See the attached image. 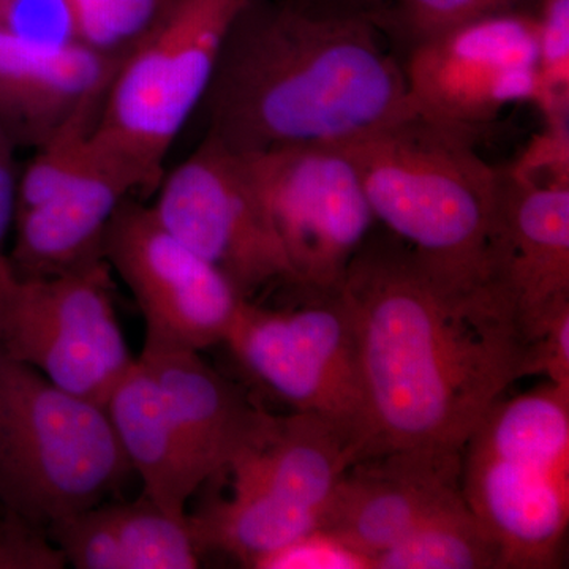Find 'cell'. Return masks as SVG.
<instances>
[{"label":"cell","instance_id":"obj_24","mask_svg":"<svg viewBox=\"0 0 569 569\" xmlns=\"http://www.w3.org/2000/svg\"><path fill=\"white\" fill-rule=\"evenodd\" d=\"M539 0H388L373 18L377 28L406 48L463 24L492 14L530 11Z\"/></svg>","mask_w":569,"mask_h":569},{"label":"cell","instance_id":"obj_29","mask_svg":"<svg viewBox=\"0 0 569 569\" xmlns=\"http://www.w3.org/2000/svg\"><path fill=\"white\" fill-rule=\"evenodd\" d=\"M61 550L52 545L43 530L29 526L20 518L11 519L0 531V569L66 568Z\"/></svg>","mask_w":569,"mask_h":569},{"label":"cell","instance_id":"obj_8","mask_svg":"<svg viewBox=\"0 0 569 569\" xmlns=\"http://www.w3.org/2000/svg\"><path fill=\"white\" fill-rule=\"evenodd\" d=\"M296 309L242 302L224 346L266 391L295 411L347 427L370 456L365 389L353 325L340 291Z\"/></svg>","mask_w":569,"mask_h":569},{"label":"cell","instance_id":"obj_32","mask_svg":"<svg viewBox=\"0 0 569 569\" xmlns=\"http://www.w3.org/2000/svg\"><path fill=\"white\" fill-rule=\"evenodd\" d=\"M17 518V516L9 515L2 507H0V531L7 529V526L11 522V519Z\"/></svg>","mask_w":569,"mask_h":569},{"label":"cell","instance_id":"obj_12","mask_svg":"<svg viewBox=\"0 0 569 569\" xmlns=\"http://www.w3.org/2000/svg\"><path fill=\"white\" fill-rule=\"evenodd\" d=\"M104 261L132 291L146 332L203 351L227 339L242 302L230 282L127 197L104 231Z\"/></svg>","mask_w":569,"mask_h":569},{"label":"cell","instance_id":"obj_23","mask_svg":"<svg viewBox=\"0 0 569 569\" xmlns=\"http://www.w3.org/2000/svg\"><path fill=\"white\" fill-rule=\"evenodd\" d=\"M173 0H70L82 47L121 62L159 24Z\"/></svg>","mask_w":569,"mask_h":569},{"label":"cell","instance_id":"obj_31","mask_svg":"<svg viewBox=\"0 0 569 569\" xmlns=\"http://www.w3.org/2000/svg\"><path fill=\"white\" fill-rule=\"evenodd\" d=\"M317 13L339 17H365L373 20L387 6L388 0H291Z\"/></svg>","mask_w":569,"mask_h":569},{"label":"cell","instance_id":"obj_16","mask_svg":"<svg viewBox=\"0 0 569 569\" xmlns=\"http://www.w3.org/2000/svg\"><path fill=\"white\" fill-rule=\"evenodd\" d=\"M119 62L82 44L50 47L0 32V123L40 148L89 108L102 107Z\"/></svg>","mask_w":569,"mask_h":569},{"label":"cell","instance_id":"obj_7","mask_svg":"<svg viewBox=\"0 0 569 569\" xmlns=\"http://www.w3.org/2000/svg\"><path fill=\"white\" fill-rule=\"evenodd\" d=\"M104 258L51 277H21L0 258V346L71 395L104 407L137 358Z\"/></svg>","mask_w":569,"mask_h":569},{"label":"cell","instance_id":"obj_26","mask_svg":"<svg viewBox=\"0 0 569 569\" xmlns=\"http://www.w3.org/2000/svg\"><path fill=\"white\" fill-rule=\"evenodd\" d=\"M0 32L50 47L81 44L70 0H0Z\"/></svg>","mask_w":569,"mask_h":569},{"label":"cell","instance_id":"obj_1","mask_svg":"<svg viewBox=\"0 0 569 569\" xmlns=\"http://www.w3.org/2000/svg\"><path fill=\"white\" fill-rule=\"evenodd\" d=\"M339 291L358 346L370 456L462 451L523 378L526 339L507 296L441 274L391 233L369 236Z\"/></svg>","mask_w":569,"mask_h":569},{"label":"cell","instance_id":"obj_14","mask_svg":"<svg viewBox=\"0 0 569 569\" xmlns=\"http://www.w3.org/2000/svg\"><path fill=\"white\" fill-rule=\"evenodd\" d=\"M490 282L515 309L523 339L569 296V182L500 168Z\"/></svg>","mask_w":569,"mask_h":569},{"label":"cell","instance_id":"obj_20","mask_svg":"<svg viewBox=\"0 0 569 569\" xmlns=\"http://www.w3.org/2000/svg\"><path fill=\"white\" fill-rule=\"evenodd\" d=\"M104 411L127 462L141 479L142 493L168 515L186 518L187 503L209 478L138 358L112 389Z\"/></svg>","mask_w":569,"mask_h":569},{"label":"cell","instance_id":"obj_4","mask_svg":"<svg viewBox=\"0 0 569 569\" xmlns=\"http://www.w3.org/2000/svg\"><path fill=\"white\" fill-rule=\"evenodd\" d=\"M462 490L503 569L556 567L569 523V388L498 399L463 445Z\"/></svg>","mask_w":569,"mask_h":569},{"label":"cell","instance_id":"obj_21","mask_svg":"<svg viewBox=\"0 0 569 569\" xmlns=\"http://www.w3.org/2000/svg\"><path fill=\"white\" fill-rule=\"evenodd\" d=\"M189 520L201 550H220L257 568L266 557L320 530L321 516L266 493L233 490L231 498L213 501Z\"/></svg>","mask_w":569,"mask_h":569},{"label":"cell","instance_id":"obj_13","mask_svg":"<svg viewBox=\"0 0 569 569\" xmlns=\"http://www.w3.org/2000/svg\"><path fill=\"white\" fill-rule=\"evenodd\" d=\"M466 501L462 451L395 449L358 460L340 479L320 530L372 561L437 512Z\"/></svg>","mask_w":569,"mask_h":569},{"label":"cell","instance_id":"obj_18","mask_svg":"<svg viewBox=\"0 0 569 569\" xmlns=\"http://www.w3.org/2000/svg\"><path fill=\"white\" fill-rule=\"evenodd\" d=\"M67 565L77 569H193L203 550L189 515L176 518L144 493L134 501H100L47 529Z\"/></svg>","mask_w":569,"mask_h":569},{"label":"cell","instance_id":"obj_11","mask_svg":"<svg viewBox=\"0 0 569 569\" xmlns=\"http://www.w3.org/2000/svg\"><path fill=\"white\" fill-rule=\"evenodd\" d=\"M157 219L183 244L219 269L239 295L274 283L295 284L293 269L244 157L211 137L157 186Z\"/></svg>","mask_w":569,"mask_h":569},{"label":"cell","instance_id":"obj_25","mask_svg":"<svg viewBox=\"0 0 569 569\" xmlns=\"http://www.w3.org/2000/svg\"><path fill=\"white\" fill-rule=\"evenodd\" d=\"M539 70L546 116H568L569 0H539L537 7Z\"/></svg>","mask_w":569,"mask_h":569},{"label":"cell","instance_id":"obj_9","mask_svg":"<svg viewBox=\"0 0 569 569\" xmlns=\"http://www.w3.org/2000/svg\"><path fill=\"white\" fill-rule=\"evenodd\" d=\"M242 157L296 287L309 293L339 291L377 222L350 153L342 144H305Z\"/></svg>","mask_w":569,"mask_h":569},{"label":"cell","instance_id":"obj_19","mask_svg":"<svg viewBox=\"0 0 569 569\" xmlns=\"http://www.w3.org/2000/svg\"><path fill=\"white\" fill-rule=\"evenodd\" d=\"M367 458L347 427L307 411L276 417L268 438L231 467L233 490H250L316 511L326 507L348 468Z\"/></svg>","mask_w":569,"mask_h":569},{"label":"cell","instance_id":"obj_15","mask_svg":"<svg viewBox=\"0 0 569 569\" xmlns=\"http://www.w3.org/2000/svg\"><path fill=\"white\" fill-rule=\"evenodd\" d=\"M138 361L156 380L208 478L230 471L271 432L274 415L250 402L200 351L146 332Z\"/></svg>","mask_w":569,"mask_h":569},{"label":"cell","instance_id":"obj_30","mask_svg":"<svg viewBox=\"0 0 569 569\" xmlns=\"http://www.w3.org/2000/svg\"><path fill=\"white\" fill-rule=\"evenodd\" d=\"M18 144L6 127L0 123V258L6 254V242L17 217L18 183L20 174L17 167Z\"/></svg>","mask_w":569,"mask_h":569},{"label":"cell","instance_id":"obj_3","mask_svg":"<svg viewBox=\"0 0 569 569\" xmlns=\"http://www.w3.org/2000/svg\"><path fill=\"white\" fill-rule=\"evenodd\" d=\"M342 146L377 222L441 274L492 283L500 168L475 151L473 138L413 112Z\"/></svg>","mask_w":569,"mask_h":569},{"label":"cell","instance_id":"obj_27","mask_svg":"<svg viewBox=\"0 0 569 569\" xmlns=\"http://www.w3.org/2000/svg\"><path fill=\"white\" fill-rule=\"evenodd\" d=\"M533 376L569 388V296L550 307L526 335L523 377Z\"/></svg>","mask_w":569,"mask_h":569},{"label":"cell","instance_id":"obj_17","mask_svg":"<svg viewBox=\"0 0 569 569\" xmlns=\"http://www.w3.org/2000/svg\"><path fill=\"white\" fill-rule=\"evenodd\" d=\"M133 183L104 157L88 173L17 213L7 261L21 277H51L102 260L104 231Z\"/></svg>","mask_w":569,"mask_h":569},{"label":"cell","instance_id":"obj_2","mask_svg":"<svg viewBox=\"0 0 569 569\" xmlns=\"http://www.w3.org/2000/svg\"><path fill=\"white\" fill-rule=\"evenodd\" d=\"M381 36L369 18L250 0L201 104L206 137L242 156L346 144L418 112Z\"/></svg>","mask_w":569,"mask_h":569},{"label":"cell","instance_id":"obj_5","mask_svg":"<svg viewBox=\"0 0 569 569\" xmlns=\"http://www.w3.org/2000/svg\"><path fill=\"white\" fill-rule=\"evenodd\" d=\"M104 407L59 388L0 346V507L43 530L132 475Z\"/></svg>","mask_w":569,"mask_h":569},{"label":"cell","instance_id":"obj_28","mask_svg":"<svg viewBox=\"0 0 569 569\" xmlns=\"http://www.w3.org/2000/svg\"><path fill=\"white\" fill-rule=\"evenodd\" d=\"M258 569H372L369 557L342 541L316 530L290 546L266 557Z\"/></svg>","mask_w":569,"mask_h":569},{"label":"cell","instance_id":"obj_10","mask_svg":"<svg viewBox=\"0 0 569 569\" xmlns=\"http://www.w3.org/2000/svg\"><path fill=\"white\" fill-rule=\"evenodd\" d=\"M408 92L419 114L477 140L512 104L545 110L537 14H492L408 48Z\"/></svg>","mask_w":569,"mask_h":569},{"label":"cell","instance_id":"obj_22","mask_svg":"<svg viewBox=\"0 0 569 569\" xmlns=\"http://www.w3.org/2000/svg\"><path fill=\"white\" fill-rule=\"evenodd\" d=\"M503 569L500 545L467 501L437 512L378 553L373 569Z\"/></svg>","mask_w":569,"mask_h":569},{"label":"cell","instance_id":"obj_6","mask_svg":"<svg viewBox=\"0 0 569 569\" xmlns=\"http://www.w3.org/2000/svg\"><path fill=\"white\" fill-rule=\"evenodd\" d=\"M250 0H173L159 24L116 67L92 141L153 193L179 134L211 88L224 40Z\"/></svg>","mask_w":569,"mask_h":569}]
</instances>
